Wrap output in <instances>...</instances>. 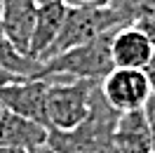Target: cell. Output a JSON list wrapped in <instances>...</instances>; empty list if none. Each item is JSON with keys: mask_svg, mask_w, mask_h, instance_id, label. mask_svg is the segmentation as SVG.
Here are the masks:
<instances>
[{"mask_svg": "<svg viewBox=\"0 0 155 153\" xmlns=\"http://www.w3.org/2000/svg\"><path fill=\"white\" fill-rule=\"evenodd\" d=\"M117 113L101 97L99 85L92 92L89 113L73 130H47V146L54 153H115L113 132L117 125Z\"/></svg>", "mask_w": 155, "mask_h": 153, "instance_id": "cell-1", "label": "cell"}, {"mask_svg": "<svg viewBox=\"0 0 155 153\" xmlns=\"http://www.w3.org/2000/svg\"><path fill=\"white\" fill-rule=\"evenodd\" d=\"M110 38H113V31L89 40L85 45L71 47L57 57L40 61V73L35 78H64V80L101 83L115 68L113 59H110Z\"/></svg>", "mask_w": 155, "mask_h": 153, "instance_id": "cell-2", "label": "cell"}, {"mask_svg": "<svg viewBox=\"0 0 155 153\" xmlns=\"http://www.w3.org/2000/svg\"><path fill=\"white\" fill-rule=\"evenodd\" d=\"M122 26H129V21L115 7H68L59 36L54 38V42L49 45V49L42 54L40 61L57 57L71 47L85 45L89 40L110 33L115 29H122Z\"/></svg>", "mask_w": 155, "mask_h": 153, "instance_id": "cell-3", "label": "cell"}, {"mask_svg": "<svg viewBox=\"0 0 155 153\" xmlns=\"http://www.w3.org/2000/svg\"><path fill=\"white\" fill-rule=\"evenodd\" d=\"M99 83L94 80H64L49 78L47 99H45V118L47 130H73L89 113L92 92Z\"/></svg>", "mask_w": 155, "mask_h": 153, "instance_id": "cell-4", "label": "cell"}, {"mask_svg": "<svg viewBox=\"0 0 155 153\" xmlns=\"http://www.w3.org/2000/svg\"><path fill=\"white\" fill-rule=\"evenodd\" d=\"M101 97L117 113L141 111L153 97V85L139 68H113L101 83Z\"/></svg>", "mask_w": 155, "mask_h": 153, "instance_id": "cell-5", "label": "cell"}, {"mask_svg": "<svg viewBox=\"0 0 155 153\" xmlns=\"http://www.w3.org/2000/svg\"><path fill=\"white\" fill-rule=\"evenodd\" d=\"M47 87L49 78H21L17 83L0 87V104L12 113L47 127V118H45Z\"/></svg>", "mask_w": 155, "mask_h": 153, "instance_id": "cell-6", "label": "cell"}, {"mask_svg": "<svg viewBox=\"0 0 155 153\" xmlns=\"http://www.w3.org/2000/svg\"><path fill=\"white\" fill-rule=\"evenodd\" d=\"M153 52H155L153 42L134 24L113 31V38H110V59H113V66L115 68H139V71H143L146 64L153 57Z\"/></svg>", "mask_w": 155, "mask_h": 153, "instance_id": "cell-7", "label": "cell"}, {"mask_svg": "<svg viewBox=\"0 0 155 153\" xmlns=\"http://www.w3.org/2000/svg\"><path fill=\"white\" fill-rule=\"evenodd\" d=\"M45 141H47V127L12 113L0 104V148H17L28 153Z\"/></svg>", "mask_w": 155, "mask_h": 153, "instance_id": "cell-8", "label": "cell"}, {"mask_svg": "<svg viewBox=\"0 0 155 153\" xmlns=\"http://www.w3.org/2000/svg\"><path fill=\"white\" fill-rule=\"evenodd\" d=\"M2 5V38H7L21 54H28V42L35 24V0H0Z\"/></svg>", "mask_w": 155, "mask_h": 153, "instance_id": "cell-9", "label": "cell"}, {"mask_svg": "<svg viewBox=\"0 0 155 153\" xmlns=\"http://www.w3.org/2000/svg\"><path fill=\"white\" fill-rule=\"evenodd\" d=\"M68 5L64 0H49V2H40L38 12H35V24H33V33H31L28 42V57L42 59V54L49 49L54 38L61 31L64 17H66Z\"/></svg>", "mask_w": 155, "mask_h": 153, "instance_id": "cell-10", "label": "cell"}, {"mask_svg": "<svg viewBox=\"0 0 155 153\" xmlns=\"http://www.w3.org/2000/svg\"><path fill=\"white\" fill-rule=\"evenodd\" d=\"M113 146L115 153H150V132L143 108L120 113L113 132Z\"/></svg>", "mask_w": 155, "mask_h": 153, "instance_id": "cell-11", "label": "cell"}, {"mask_svg": "<svg viewBox=\"0 0 155 153\" xmlns=\"http://www.w3.org/2000/svg\"><path fill=\"white\" fill-rule=\"evenodd\" d=\"M0 71L17 78H35L40 73V61L21 54L7 38H0Z\"/></svg>", "mask_w": 155, "mask_h": 153, "instance_id": "cell-12", "label": "cell"}, {"mask_svg": "<svg viewBox=\"0 0 155 153\" xmlns=\"http://www.w3.org/2000/svg\"><path fill=\"white\" fill-rule=\"evenodd\" d=\"M143 115H146V123H148V132H150V153H155V99L153 97L143 106Z\"/></svg>", "mask_w": 155, "mask_h": 153, "instance_id": "cell-13", "label": "cell"}, {"mask_svg": "<svg viewBox=\"0 0 155 153\" xmlns=\"http://www.w3.org/2000/svg\"><path fill=\"white\" fill-rule=\"evenodd\" d=\"M134 26H139V29L143 31L146 36H148V40L153 42V47H155V17H143V19H136Z\"/></svg>", "mask_w": 155, "mask_h": 153, "instance_id": "cell-14", "label": "cell"}, {"mask_svg": "<svg viewBox=\"0 0 155 153\" xmlns=\"http://www.w3.org/2000/svg\"><path fill=\"white\" fill-rule=\"evenodd\" d=\"M68 7H110L113 0H64Z\"/></svg>", "mask_w": 155, "mask_h": 153, "instance_id": "cell-15", "label": "cell"}, {"mask_svg": "<svg viewBox=\"0 0 155 153\" xmlns=\"http://www.w3.org/2000/svg\"><path fill=\"white\" fill-rule=\"evenodd\" d=\"M143 73H146V78L150 80V85L155 87V52H153V57H150V61L146 64V68H143Z\"/></svg>", "mask_w": 155, "mask_h": 153, "instance_id": "cell-16", "label": "cell"}, {"mask_svg": "<svg viewBox=\"0 0 155 153\" xmlns=\"http://www.w3.org/2000/svg\"><path fill=\"white\" fill-rule=\"evenodd\" d=\"M28 153H54V151L49 148L47 144H42V146H35V148H33V151H28Z\"/></svg>", "mask_w": 155, "mask_h": 153, "instance_id": "cell-17", "label": "cell"}, {"mask_svg": "<svg viewBox=\"0 0 155 153\" xmlns=\"http://www.w3.org/2000/svg\"><path fill=\"white\" fill-rule=\"evenodd\" d=\"M0 153H24V151H17V148H0Z\"/></svg>", "mask_w": 155, "mask_h": 153, "instance_id": "cell-18", "label": "cell"}, {"mask_svg": "<svg viewBox=\"0 0 155 153\" xmlns=\"http://www.w3.org/2000/svg\"><path fill=\"white\" fill-rule=\"evenodd\" d=\"M0 38H2V5H0Z\"/></svg>", "mask_w": 155, "mask_h": 153, "instance_id": "cell-19", "label": "cell"}, {"mask_svg": "<svg viewBox=\"0 0 155 153\" xmlns=\"http://www.w3.org/2000/svg\"><path fill=\"white\" fill-rule=\"evenodd\" d=\"M35 2H38V5H40V2H49V0H35Z\"/></svg>", "mask_w": 155, "mask_h": 153, "instance_id": "cell-20", "label": "cell"}, {"mask_svg": "<svg viewBox=\"0 0 155 153\" xmlns=\"http://www.w3.org/2000/svg\"><path fill=\"white\" fill-rule=\"evenodd\" d=\"M153 99H155V87H153Z\"/></svg>", "mask_w": 155, "mask_h": 153, "instance_id": "cell-21", "label": "cell"}]
</instances>
